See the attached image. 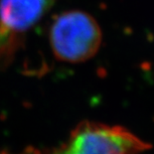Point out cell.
Returning a JSON list of instances; mask_svg holds the SVG:
<instances>
[{
	"mask_svg": "<svg viewBox=\"0 0 154 154\" xmlns=\"http://www.w3.org/2000/svg\"><path fill=\"white\" fill-rule=\"evenodd\" d=\"M149 144L120 125L85 120L72 130L66 142L55 149H28L18 154H141Z\"/></svg>",
	"mask_w": 154,
	"mask_h": 154,
	"instance_id": "obj_1",
	"label": "cell"
},
{
	"mask_svg": "<svg viewBox=\"0 0 154 154\" xmlns=\"http://www.w3.org/2000/svg\"><path fill=\"white\" fill-rule=\"evenodd\" d=\"M103 34L91 14L69 10L54 19L49 30V43L54 57L68 64H82L99 52Z\"/></svg>",
	"mask_w": 154,
	"mask_h": 154,
	"instance_id": "obj_2",
	"label": "cell"
},
{
	"mask_svg": "<svg viewBox=\"0 0 154 154\" xmlns=\"http://www.w3.org/2000/svg\"><path fill=\"white\" fill-rule=\"evenodd\" d=\"M57 0H0V71L14 60L31 28Z\"/></svg>",
	"mask_w": 154,
	"mask_h": 154,
	"instance_id": "obj_3",
	"label": "cell"
}]
</instances>
